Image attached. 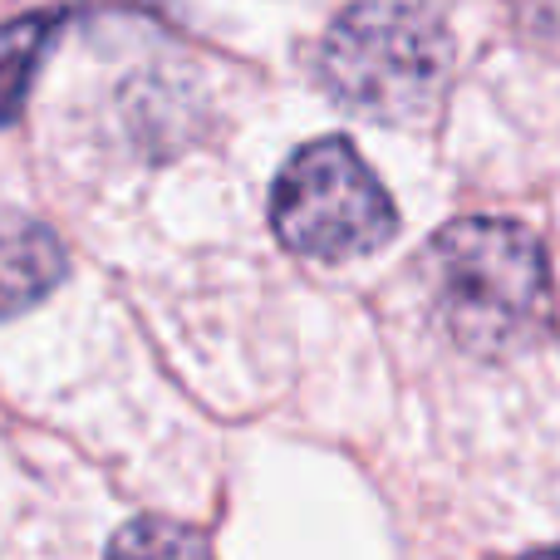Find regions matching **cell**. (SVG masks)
<instances>
[{"label":"cell","mask_w":560,"mask_h":560,"mask_svg":"<svg viewBox=\"0 0 560 560\" xmlns=\"http://www.w3.org/2000/svg\"><path fill=\"white\" fill-rule=\"evenodd\" d=\"M443 329L477 359H506L551 335V266L522 222L463 217L428 246Z\"/></svg>","instance_id":"obj_1"},{"label":"cell","mask_w":560,"mask_h":560,"mask_svg":"<svg viewBox=\"0 0 560 560\" xmlns=\"http://www.w3.org/2000/svg\"><path fill=\"white\" fill-rule=\"evenodd\" d=\"M453 79V35L413 0H359L319 45V84L369 124H423Z\"/></svg>","instance_id":"obj_2"},{"label":"cell","mask_w":560,"mask_h":560,"mask_svg":"<svg viewBox=\"0 0 560 560\" xmlns=\"http://www.w3.org/2000/svg\"><path fill=\"white\" fill-rule=\"evenodd\" d=\"M280 246L305 261H354L394 242L398 207L345 138H315L280 167L271 192Z\"/></svg>","instance_id":"obj_3"},{"label":"cell","mask_w":560,"mask_h":560,"mask_svg":"<svg viewBox=\"0 0 560 560\" xmlns=\"http://www.w3.org/2000/svg\"><path fill=\"white\" fill-rule=\"evenodd\" d=\"M65 246L45 222L0 212V319L39 305L65 280Z\"/></svg>","instance_id":"obj_4"},{"label":"cell","mask_w":560,"mask_h":560,"mask_svg":"<svg viewBox=\"0 0 560 560\" xmlns=\"http://www.w3.org/2000/svg\"><path fill=\"white\" fill-rule=\"evenodd\" d=\"M69 10H30V15L0 25V128L15 124L20 108L30 98L39 65H45L49 45H55V30L65 25Z\"/></svg>","instance_id":"obj_5"},{"label":"cell","mask_w":560,"mask_h":560,"mask_svg":"<svg viewBox=\"0 0 560 560\" xmlns=\"http://www.w3.org/2000/svg\"><path fill=\"white\" fill-rule=\"evenodd\" d=\"M108 560H217L212 541L197 526L167 522V516H138L108 546Z\"/></svg>","instance_id":"obj_6"},{"label":"cell","mask_w":560,"mask_h":560,"mask_svg":"<svg viewBox=\"0 0 560 560\" xmlns=\"http://www.w3.org/2000/svg\"><path fill=\"white\" fill-rule=\"evenodd\" d=\"M526 560H560V551H536V556H526Z\"/></svg>","instance_id":"obj_7"}]
</instances>
